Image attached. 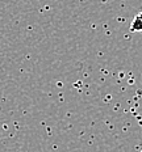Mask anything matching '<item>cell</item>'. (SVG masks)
Returning <instances> with one entry per match:
<instances>
[{
	"mask_svg": "<svg viewBox=\"0 0 142 152\" xmlns=\"http://www.w3.org/2000/svg\"><path fill=\"white\" fill-rule=\"evenodd\" d=\"M130 31H142V12H140L132 21Z\"/></svg>",
	"mask_w": 142,
	"mask_h": 152,
	"instance_id": "cell-1",
	"label": "cell"
},
{
	"mask_svg": "<svg viewBox=\"0 0 142 152\" xmlns=\"http://www.w3.org/2000/svg\"><path fill=\"white\" fill-rule=\"evenodd\" d=\"M141 152H142V151H141Z\"/></svg>",
	"mask_w": 142,
	"mask_h": 152,
	"instance_id": "cell-2",
	"label": "cell"
}]
</instances>
